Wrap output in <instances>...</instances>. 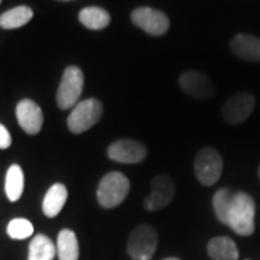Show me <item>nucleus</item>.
Wrapping results in <instances>:
<instances>
[{
    "mask_svg": "<svg viewBox=\"0 0 260 260\" xmlns=\"http://www.w3.org/2000/svg\"><path fill=\"white\" fill-rule=\"evenodd\" d=\"M179 87L188 95L197 100H207L211 99L215 93V87L208 75L200 71H186L179 77Z\"/></svg>",
    "mask_w": 260,
    "mask_h": 260,
    "instance_id": "9b49d317",
    "label": "nucleus"
},
{
    "mask_svg": "<svg viewBox=\"0 0 260 260\" xmlns=\"http://www.w3.org/2000/svg\"><path fill=\"white\" fill-rule=\"evenodd\" d=\"M80 22L83 23L85 28L93 29V30H100L109 26L110 23V15L107 10L97 8V6H90L84 8L80 15H78Z\"/></svg>",
    "mask_w": 260,
    "mask_h": 260,
    "instance_id": "6ab92c4d",
    "label": "nucleus"
},
{
    "mask_svg": "<svg viewBox=\"0 0 260 260\" xmlns=\"http://www.w3.org/2000/svg\"><path fill=\"white\" fill-rule=\"evenodd\" d=\"M109 158L120 164H139L148 155V149L138 140L120 139L113 142L107 149Z\"/></svg>",
    "mask_w": 260,
    "mask_h": 260,
    "instance_id": "9d476101",
    "label": "nucleus"
},
{
    "mask_svg": "<svg viewBox=\"0 0 260 260\" xmlns=\"http://www.w3.org/2000/svg\"><path fill=\"white\" fill-rule=\"evenodd\" d=\"M103 117V104L95 99L80 102L67 119V126L71 133L80 135L91 129Z\"/></svg>",
    "mask_w": 260,
    "mask_h": 260,
    "instance_id": "20e7f679",
    "label": "nucleus"
},
{
    "mask_svg": "<svg viewBox=\"0 0 260 260\" xmlns=\"http://www.w3.org/2000/svg\"><path fill=\"white\" fill-rule=\"evenodd\" d=\"M84 88V74L78 67H67L56 91V104L59 109L67 110L77 106Z\"/></svg>",
    "mask_w": 260,
    "mask_h": 260,
    "instance_id": "7ed1b4c3",
    "label": "nucleus"
},
{
    "mask_svg": "<svg viewBox=\"0 0 260 260\" xmlns=\"http://www.w3.org/2000/svg\"><path fill=\"white\" fill-rule=\"evenodd\" d=\"M152 192L145 198V208L148 211H158L171 204L175 197V182L165 174L156 175L150 182Z\"/></svg>",
    "mask_w": 260,
    "mask_h": 260,
    "instance_id": "1a4fd4ad",
    "label": "nucleus"
},
{
    "mask_svg": "<svg viewBox=\"0 0 260 260\" xmlns=\"http://www.w3.org/2000/svg\"><path fill=\"white\" fill-rule=\"evenodd\" d=\"M0 3H2V0H0Z\"/></svg>",
    "mask_w": 260,
    "mask_h": 260,
    "instance_id": "bb28decb",
    "label": "nucleus"
},
{
    "mask_svg": "<svg viewBox=\"0 0 260 260\" xmlns=\"http://www.w3.org/2000/svg\"><path fill=\"white\" fill-rule=\"evenodd\" d=\"M16 117L19 126L28 135H38L44 124V113L37 103L25 99L16 106Z\"/></svg>",
    "mask_w": 260,
    "mask_h": 260,
    "instance_id": "f8f14e48",
    "label": "nucleus"
},
{
    "mask_svg": "<svg viewBox=\"0 0 260 260\" xmlns=\"http://www.w3.org/2000/svg\"><path fill=\"white\" fill-rule=\"evenodd\" d=\"M194 171L197 179L205 186L218 182L223 174V158L214 148L201 149L194 160Z\"/></svg>",
    "mask_w": 260,
    "mask_h": 260,
    "instance_id": "423d86ee",
    "label": "nucleus"
},
{
    "mask_svg": "<svg viewBox=\"0 0 260 260\" xmlns=\"http://www.w3.org/2000/svg\"><path fill=\"white\" fill-rule=\"evenodd\" d=\"M56 253L59 260H78L80 247L77 236L73 230L64 229L59 232L56 240Z\"/></svg>",
    "mask_w": 260,
    "mask_h": 260,
    "instance_id": "dca6fc26",
    "label": "nucleus"
},
{
    "mask_svg": "<svg viewBox=\"0 0 260 260\" xmlns=\"http://www.w3.org/2000/svg\"><path fill=\"white\" fill-rule=\"evenodd\" d=\"M254 200L247 192H234L227 225L239 236L247 237L254 233Z\"/></svg>",
    "mask_w": 260,
    "mask_h": 260,
    "instance_id": "f257e3e1",
    "label": "nucleus"
},
{
    "mask_svg": "<svg viewBox=\"0 0 260 260\" xmlns=\"http://www.w3.org/2000/svg\"><path fill=\"white\" fill-rule=\"evenodd\" d=\"M55 254V244L45 234H37L29 244L28 260H52Z\"/></svg>",
    "mask_w": 260,
    "mask_h": 260,
    "instance_id": "f3484780",
    "label": "nucleus"
},
{
    "mask_svg": "<svg viewBox=\"0 0 260 260\" xmlns=\"http://www.w3.org/2000/svg\"><path fill=\"white\" fill-rule=\"evenodd\" d=\"M256 107V100L250 93H237L223 104L221 116L229 124H240L246 121Z\"/></svg>",
    "mask_w": 260,
    "mask_h": 260,
    "instance_id": "6e6552de",
    "label": "nucleus"
},
{
    "mask_svg": "<svg viewBox=\"0 0 260 260\" xmlns=\"http://www.w3.org/2000/svg\"><path fill=\"white\" fill-rule=\"evenodd\" d=\"M130 18L138 28L153 37H160L169 29V19L167 15L152 8H138L132 12Z\"/></svg>",
    "mask_w": 260,
    "mask_h": 260,
    "instance_id": "0eeeda50",
    "label": "nucleus"
},
{
    "mask_svg": "<svg viewBox=\"0 0 260 260\" xmlns=\"http://www.w3.org/2000/svg\"><path fill=\"white\" fill-rule=\"evenodd\" d=\"M233 198H234V192L229 188H221L218 189L213 198V208L215 217L221 221L223 224L227 225V220H229V214L232 210Z\"/></svg>",
    "mask_w": 260,
    "mask_h": 260,
    "instance_id": "412c9836",
    "label": "nucleus"
},
{
    "mask_svg": "<svg viewBox=\"0 0 260 260\" xmlns=\"http://www.w3.org/2000/svg\"><path fill=\"white\" fill-rule=\"evenodd\" d=\"M62 2H68V0H62Z\"/></svg>",
    "mask_w": 260,
    "mask_h": 260,
    "instance_id": "a878e982",
    "label": "nucleus"
},
{
    "mask_svg": "<svg viewBox=\"0 0 260 260\" xmlns=\"http://www.w3.org/2000/svg\"><path fill=\"white\" fill-rule=\"evenodd\" d=\"M12 145V136L9 130L0 123V149H8Z\"/></svg>",
    "mask_w": 260,
    "mask_h": 260,
    "instance_id": "5701e85b",
    "label": "nucleus"
},
{
    "mask_svg": "<svg viewBox=\"0 0 260 260\" xmlns=\"http://www.w3.org/2000/svg\"><path fill=\"white\" fill-rule=\"evenodd\" d=\"M34 18V10L29 6H18L0 15V28L18 29L25 26Z\"/></svg>",
    "mask_w": 260,
    "mask_h": 260,
    "instance_id": "a211bd4d",
    "label": "nucleus"
},
{
    "mask_svg": "<svg viewBox=\"0 0 260 260\" xmlns=\"http://www.w3.org/2000/svg\"><path fill=\"white\" fill-rule=\"evenodd\" d=\"M130 181L121 172H109L104 175L97 188V201L103 208L120 205L129 194Z\"/></svg>",
    "mask_w": 260,
    "mask_h": 260,
    "instance_id": "f03ea898",
    "label": "nucleus"
},
{
    "mask_svg": "<svg viewBox=\"0 0 260 260\" xmlns=\"http://www.w3.org/2000/svg\"><path fill=\"white\" fill-rule=\"evenodd\" d=\"M25 186V177L23 171L19 165H12L6 172V181H5V191L9 198V201L15 203L23 194Z\"/></svg>",
    "mask_w": 260,
    "mask_h": 260,
    "instance_id": "aec40b11",
    "label": "nucleus"
},
{
    "mask_svg": "<svg viewBox=\"0 0 260 260\" xmlns=\"http://www.w3.org/2000/svg\"><path fill=\"white\" fill-rule=\"evenodd\" d=\"M8 234L13 240H23L34 234V225L26 218H13L8 224Z\"/></svg>",
    "mask_w": 260,
    "mask_h": 260,
    "instance_id": "4be33fe9",
    "label": "nucleus"
},
{
    "mask_svg": "<svg viewBox=\"0 0 260 260\" xmlns=\"http://www.w3.org/2000/svg\"><path fill=\"white\" fill-rule=\"evenodd\" d=\"M232 51L242 59L260 62V39L253 35L239 34L233 38Z\"/></svg>",
    "mask_w": 260,
    "mask_h": 260,
    "instance_id": "ddd939ff",
    "label": "nucleus"
},
{
    "mask_svg": "<svg viewBox=\"0 0 260 260\" xmlns=\"http://www.w3.org/2000/svg\"><path fill=\"white\" fill-rule=\"evenodd\" d=\"M207 250L213 260H239V249L229 237L211 239Z\"/></svg>",
    "mask_w": 260,
    "mask_h": 260,
    "instance_id": "2eb2a0df",
    "label": "nucleus"
},
{
    "mask_svg": "<svg viewBox=\"0 0 260 260\" xmlns=\"http://www.w3.org/2000/svg\"><path fill=\"white\" fill-rule=\"evenodd\" d=\"M165 260H179V259H178V257H168V259Z\"/></svg>",
    "mask_w": 260,
    "mask_h": 260,
    "instance_id": "b1692460",
    "label": "nucleus"
},
{
    "mask_svg": "<svg viewBox=\"0 0 260 260\" xmlns=\"http://www.w3.org/2000/svg\"><path fill=\"white\" fill-rule=\"evenodd\" d=\"M67 198H68L67 186L64 184H54L48 189L47 194L44 197V201H42V211H44V214L49 218L56 217L58 214L61 213V210L64 208Z\"/></svg>",
    "mask_w": 260,
    "mask_h": 260,
    "instance_id": "4468645a",
    "label": "nucleus"
},
{
    "mask_svg": "<svg viewBox=\"0 0 260 260\" xmlns=\"http://www.w3.org/2000/svg\"><path fill=\"white\" fill-rule=\"evenodd\" d=\"M259 177H260V168H259Z\"/></svg>",
    "mask_w": 260,
    "mask_h": 260,
    "instance_id": "393cba45",
    "label": "nucleus"
},
{
    "mask_svg": "<svg viewBox=\"0 0 260 260\" xmlns=\"http://www.w3.org/2000/svg\"><path fill=\"white\" fill-rule=\"evenodd\" d=\"M158 247V233L153 227L142 224L130 233L127 253L132 260H150Z\"/></svg>",
    "mask_w": 260,
    "mask_h": 260,
    "instance_id": "39448f33",
    "label": "nucleus"
}]
</instances>
